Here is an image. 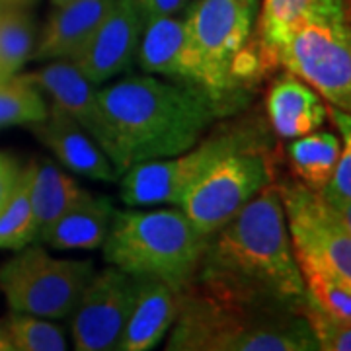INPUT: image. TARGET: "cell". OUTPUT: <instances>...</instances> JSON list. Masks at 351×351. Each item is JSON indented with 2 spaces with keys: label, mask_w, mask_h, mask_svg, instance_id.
I'll return each instance as SVG.
<instances>
[{
  "label": "cell",
  "mask_w": 351,
  "mask_h": 351,
  "mask_svg": "<svg viewBox=\"0 0 351 351\" xmlns=\"http://www.w3.org/2000/svg\"><path fill=\"white\" fill-rule=\"evenodd\" d=\"M191 285L244 304L302 306L304 283L276 184L209 237Z\"/></svg>",
  "instance_id": "obj_1"
},
{
  "label": "cell",
  "mask_w": 351,
  "mask_h": 351,
  "mask_svg": "<svg viewBox=\"0 0 351 351\" xmlns=\"http://www.w3.org/2000/svg\"><path fill=\"white\" fill-rule=\"evenodd\" d=\"M98 100L115 143L119 178L135 164L197 145L225 106L197 84L154 75L121 78L100 88Z\"/></svg>",
  "instance_id": "obj_2"
},
{
  "label": "cell",
  "mask_w": 351,
  "mask_h": 351,
  "mask_svg": "<svg viewBox=\"0 0 351 351\" xmlns=\"http://www.w3.org/2000/svg\"><path fill=\"white\" fill-rule=\"evenodd\" d=\"M166 351H314L316 338L301 306L244 304L191 287Z\"/></svg>",
  "instance_id": "obj_3"
},
{
  "label": "cell",
  "mask_w": 351,
  "mask_h": 351,
  "mask_svg": "<svg viewBox=\"0 0 351 351\" xmlns=\"http://www.w3.org/2000/svg\"><path fill=\"white\" fill-rule=\"evenodd\" d=\"M209 237L176 209L115 211L104 260L133 277H154L186 293L199 267Z\"/></svg>",
  "instance_id": "obj_4"
},
{
  "label": "cell",
  "mask_w": 351,
  "mask_h": 351,
  "mask_svg": "<svg viewBox=\"0 0 351 351\" xmlns=\"http://www.w3.org/2000/svg\"><path fill=\"white\" fill-rule=\"evenodd\" d=\"M328 106L351 112V34L343 0H314L276 53Z\"/></svg>",
  "instance_id": "obj_5"
},
{
  "label": "cell",
  "mask_w": 351,
  "mask_h": 351,
  "mask_svg": "<svg viewBox=\"0 0 351 351\" xmlns=\"http://www.w3.org/2000/svg\"><path fill=\"white\" fill-rule=\"evenodd\" d=\"M260 0H197L184 16L205 73V88L225 104L254 63L250 39Z\"/></svg>",
  "instance_id": "obj_6"
},
{
  "label": "cell",
  "mask_w": 351,
  "mask_h": 351,
  "mask_svg": "<svg viewBox=\"0 0 351 351\" xmlns=\"http://www.w3.org/2000/svg\"><path fill=\"white\" fill-rule=\"evenodd\" d=\"M94 276L92 260L55 258L34 242L0 265V291L10 313L66 320Z\"/></svg>",
  "instance_id": "obj_7"
},
{
  "label": "cell",
  "mask_w": 351,
  "mask_h": 351,
  "mask_svg": "<svg viewBox=\"0 0 351 351\" xmlns=\"http://www.w3.org/2000/svg\"><path fill=\"white\" fill-rule=\"evenodd\" d=\"M252 149H262L260 129L254 125L225 127L176 156L127 168L119 178L121 201L127 207H178L186 191L219 160L234 152Z\"/></svg>",
  "instance_id": "obj_8"
},
{
  "label": "cell",
  "mask_w": 351,
  "mask_h": 351,
  "mask_svg": "<svg viewBox=\"0 0 351 351\" xmlns=\"http://www.w3.org/2000/svg\"><path fill=\"white\" fill-rule=\"evenodd\" d=\"M276 186L297 263L326 267L351 283V219L297 178Z\"/></svg>",
  "instance_id": "obj_9"
},
{
  "label": "cell",
  "mask_w": 351,
  "mask_h": 351,
  "mask_svg": "<svg viewBox=\"0 0 351 351\" xmlns=\"http://www.w3.org/2000/svg\"><path fill=\"white\" fill-rule=\"evenodd\" d=\"M267 184L271 170L262 149L234 152L197 180L178 207L201 234L211 237Z\"/></svg>",
  "instance_id": "obj_10"
},
{
  "label": "cell",
  "mask_w": 351,
  "mask_h": 351,
  "mask_svg": "<svg viewBox=\"0 0 351 351\" xmlns=\"http://www.w3.org/2000/svg\"><path fill=\"white\" fill-rule=\"evenodd\" d=\"M137 279L117 267L96 271L71 314L73 351H115Z\"/></svg>",
  "instance_id": "obj_11"
},
{
  "label": "cell",
  "mask_w": 351,
  "mask_h": 351,
  "mask_svg": "<svg viewBox=\"0 0 351 351\" xmlns=\"http://www.w3.org/2000/svg\"><path fill=\"white\" fill-rule=\"evenodd\" d=\"M145 16L133 0H117L71 63L96 86L129 71L137 61Z\"/></svg>",
  "instance_id": "obj_12"
},
{
  "label": "cell",
  "mask_w": 351,
  "mask_h": 351,
  "mask_svg": "<svg viewBox=\"0 0 351 351\" xmlns=\"http://www.w3.org/2000/svg\"><path fill=\"white\" fill-rule=\"evenodd\" d=\"M24 78L49 98L51 106L66 113L76 125L84 129L117 170V151L101 112L98 88L76 69L75 63L64 59L51 61L36 73L24 75Z\"/></svg>",
  "instance_id": "obj_13"
},
{
  "label": "cell",
  "mask_w": 351,
  "mask_h": 351,
  "mask_svg": "<svg viewBox=\"0 0 351 351\" xmlns=\"http://www.w3.org/2000/svg\"><path fill=\"white\" fill-rule=\"evenodd\" d=\"M135 63L145 75L166 76L205 88L203 66L191 47L186 20L180 16L145 20Z\"/></svg>",
  "instance_id": "obj_14"
},
{
  "label": "cell",
  "mask_w": 351,
  "mask_h": 351,
  "mask_svg": "<svg viewBox=\"0 0 351 351\" xmlns=\"http://www.w3.org/2000/svg\"><path fill=\"white\" fill-rule=\"evenodd\" d=\"M135 295L115 351H151L174 326L184 295L154 277H135Z\"/></svg>",
  "instance_id": "obj_15"
},
{
  "label": "cell",
  "mask_w": 351,
  "mask_h": 351,
  "mask_svg": "<svg viewBox=\"0 0 351 351\" xmlns=\"http://www.w3.org/2000/svg\"><path fill=\"white\" fill-rule=\"evenodd\" d=\"M29 127L59 164L71 172L96 182H119L115 166L98 143L55 106L49 104L47 117Z\"/></svg>",
  "instance_id": "obj_16"
},
{
  "label": "cell",
  "mask_w": 351,
  "mask_h": 351,
  "mask_svg": "<svg viewBox=\"0 0 351 351\" xmlns=\"http://www.w3.org/2000/svg\"><path fill=\"white\" fill-rule=\"evenodd\" d=\"M117 0H69L55 8L32 59L36 61H71L100 27Z\"/></svg>",
  "instance_id": "obj_17"
},
{
  "label": "cell",
  "mask_w": 351,
  "mask_h": 351,
  "mask_svg": "<svg viewBox=\"0 0 351 351\" xmlns=\"http://www.w3.org/2000/svg\"><path fill=\"white\" fill-rule=\"evenodd\" d=\"M326 101L301 78L285 73L267 92V119L279 137L297 138L326 123Z\"/></svg>",
  "instance_id": "obj_18"
},
{
  "label": "cell",
  "mask_w": 351,
  "mask_h": 351,
  "mask_svg": "<svg viewBox=\"0 0 351 351\" xmlns=\"http://www.w3.org/2000/svg\"><path fill=\"white\" fill-rule=\"evenodd\" d=\"M115 209L108 197L90 195L63 213L49 228L39 234L38 242L53 250H96L108 239Z\"/></svg>",
  "instance_id": "obj_19"
},
{
  "label": "cell",
  "mask_w": 351,
  "mask_h": 351,
  "mask_svg": "<svg viewBox=\"0 0 351 351\" xmlns=\"http://www.w3.org/2000/svg\"><path fill=\"white\" fill-rule=\"evenodd\" d=\"M92 193L51 160L29 162V199L39 234Z\"/></svg>",
  "instance_id": "obj_20"
},
{
  "label": "cell",
  "mask_w": 351,
  "mask_h": 351,
  "mask_svg": "<svg viewBox=\"0 0 351 351\" xmlns=\"http://www.w3.org/2000/svg\"><path fill=\"white\" fill-rule=\"evenodd\" d=\"M289 162L297 180L320 191L328 182L341 152V137L332 131L316 129L308 135L291 138Z\"/></svg>",
  "instance_id": "obj_21"
},
{
  "label": "cell",
  "mask_w": 351,
  "mask_h": 351,
  "mask_svg": "<svg viewBox=\"0 0 351 351\" xmlns=\"http://www.w3.org/2000/svg\"><path fill=\"white\" fill-rule=\"evenodd\" d=\"M36 24L20 8H0V80L16 76L36 49Z\"/></svg>",
  "instance_id": "obj_22"
},
{
  "label": "cell",
  "mask_w": 351,
  "mask_h": 351,
  "mask_svg": "<svg viewBox=\"0 0 351 351\" xmlns=\"http://www.w3.org/2000/svg\"><path fill=\"white\" fill-rule=\"evenodd\" d=\"M38 242V228L29 199V164L22 168L18 186L0 209V250L18 252Z\"/></svg>",
  "instance_id": "obj_23"
},
{
  "label": "cell",
  "mask_w": 351,
  "mask_h": 351,
  "mask_svg": "<svg viewBox=\"0 0 351 351\" xmlns=\"http://www.w3.org/2000/svg\"><path fill=\"white\" fill-rule=\"evenodd\" d=\"M306 301L339 322H351V283L314 263H299Z\"/></svg>",
  "instance_id": "obj_24"
},
{
  "label": "cell",
  "mask_w": 351,
  "mask_h": 351,
  "mask_svg": "<svg viewBox=\"0 0 351 351\" xmlns=\"http://www.w3.org/2000/svg\"><path fill=\"white\" fill-rule=\"evenodd\" d=\"M49 101L24 76L0 80V129L10 125H34L47 117Z\"/></svg>",
  "instance_id": "obj_25"
},
{
  "label": "cell",
  "mask_w": 351,
  "mask_h": 351,
  "mask_svg": "<svg viewBox=\"0 0 351 351\" xmlns=\"http://www.w3.org/2000/svg\"><path fill=\"white\" fill-rule=\"evenodd\" d=\"M314 0H263L258 12V36L265 59L276 63V53L289 32L299 24Z\"/></svg>",
  "instance_id": "obj_26"
},
{
  "label": "cell",
  "mask_w": 351,
  "mask_h": 351,
  "mask_svg": "<svg viewBox=\"0 0 351 351\" xmlns=\"http://www.w3.org/2000/svg\"><path fill=\"white\" fill-rule=\"evenodd\" d=\"M2 322L20 351H69L63 328L55 320L10 313Z\"/></svg>",
  "instance_id": "obj_27"
},
{
  "label": "cell",
  "mask_w": 351,
  "mask_h": 351,
  "mask_svg": "<svg viewBox=\"0 0 351 351\" xmlns=\"http://www.w3.org/2000/svg\"><path fill=\"white\" fill-rule=\"evenodd\" d=\"M301 311L316 338L314 351H351V322L334 320L308 301L302 302Z\"/></svg>",
  "instance_id": "obj_28"
},
{
  "label": "cell",
  "mask_w": 351,
  "mask_h": 351,
  "mask_svg": "<svg viewBox=\"0 0 351 351\" xmlns=\"http://www.w3.org/2000/svg\"><path fill=\"white\" fill-rule=\"evenodd\" d=\"M22 174V168L14 160L12 156L0 152V209L10 199L14 189L18 186V180Z\"/></svg>",
  "instance_id": "obj_29"
},
{
  "label": "cell",
  "mask_w": 351,
  "mask_h": 351,
  "mask_svg": "<svg viewBox=\"0 0 351 351\" xmlns=\"http://www.w3.org/2000/svg\"><path fill=\"white\" fill-rule=\"evenodd\" d=\"M145 20L158 16H178L186 10L188 0H133Z\"/></svg>",
  "instance_id": "obj_30"
},
{
  "label": "cell",
  "mask_w": 351,
  "mask_h": 351,
  "mask_svg": "<svg viewBox=\"0 0 351 351\" xmlns=\"http://www.w3.org/2000/svg\"><path fill=\"white\" fill-rule=\"evenodd\" d=\"M0 351H20L2 320H0Z\"/></svg>",
  "instance_id": "obj_31"
},
{
  "label": "cell",
  "mask_w": 351,
  "mask_h": 351,
  "mask_svg": "<svg viewBox=\"0 0 351 351\" xmlns=\"http://www.w3.org/2000/svg\"><path fill=\"white\" fill-rule=\"evenodd\" d=\"M36 2L38 0H0V8H20V10H25L32 4H36Z\"/></svg>",
  "instance_id": "obj_32"
},
{
  "label": "cell",
  "mask_w": 351,
  "mask_h": 351,
  "mask_svg": "<svg viewBox=\"0 0 351 351\" xmlns=\"http://www.w3.org/2000/svg\"><path fill=\"white\" fill-rule=\"evenodd\" d=\"M64 2H69V0H51V4H53V8H59V6H63Z\"/></svg>",
  "instance_id": "obj_33"
}]
</instances>
